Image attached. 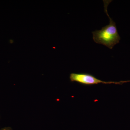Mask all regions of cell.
Returning a JSON list of instances; mask_svg holds the SVG:
<instances>
[{
	"mask_svg": "<svg viewBox=\"0 0 130 130\" xmlns=\"http://www.w3.org/2000/svg\"><path fill=\"white\" fill-rule=\"evenodd\" d=\"M111 1H103L105 12L109 20V24L103 27L100 30L92 32L94 41L98 44L106 46L112 49L114 46L119 42L120 37L118 32L116 23L108 14L107 7Z\"/></svg>",
	"mask_w": 130,
	"mask_h": 130,
	"instance_id": "cell-1",
	"label": "cell"
},
{
	"mask_svg": "<svg viewBox=\"0 0 130 130\" xmlns=\"http://www.w3.org/2000/svg\"><path fill=\"white\" fill-rule=\"evenodd\" d=\"M70 78L71 82H76L85 85H92L102 83L103 84H120L121 82L113 81L106 82L98 79L95 77L87 73H72L70 74Z\"/></svg>",
	"mask_w": 130,
	"mask_h": 130,
	"instance_id": "cell-2",
	"label": "cell"
},
{
	"mask_svg": "<svg viewBox=\"0 0 130 130\" xmlns=\"http://www.w3.org/2000/svg\"><path fill=\"white\" fill-rule=\"evenodd\" d=\"M0 130H13L10 127H5Z\"/></svg>",
	"mask_w": 130,
	"mask_h": 130,
	"instance_id": "cell-3",
	"label": "cell"
}]
</instances>
